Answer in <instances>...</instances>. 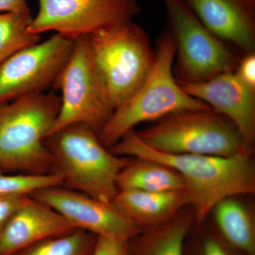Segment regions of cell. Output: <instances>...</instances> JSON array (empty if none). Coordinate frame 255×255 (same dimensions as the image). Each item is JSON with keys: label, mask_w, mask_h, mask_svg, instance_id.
<instances>
[{"label": "cell", "mask_w": 255, "mask_h": 255, "mask_svg": "<svg viewBox=\"0 0 255 255\" xmlns=\"http://www.w3.org/2000/svg\"><path fill=\"white\" fill-rule=\"evenodd\" d=\"M110 150L122 157L154 159L177 171L185 183L196 223L207 219L215 205L225 198L255 193L254 152L243 150L230 157L164 153L145 145L134 130Z\"/></svg>", "instance_id": "cell-1"}, {"label": "cell", "mask_w": 255, "mask_h": 255, "mask_svg": "<svg viewBox=\"0 0 255 255\" xmlns=\"http://www.w3.org/2000/svg\"><path fill=\"white\" fill-rule=\"evenodd\" d=\"M61 97L53 92L0 105V169L30 175L51 174L45 145L58 117Z\"/></svg>", "instance_id": "cell-2"}, {"label": "cell", "mask_w": 255, "mask_h": 255, "mask_svg": "<svg viewBox=\"0 0 255 255\" xmlns=\"http://www.w3.org/2000/svg\"><path fill=\"white\" fill-rule=\"evenodd\" d=\"M44 142L53 157L51 174L61 178L62 186L112 202L119 191L117 177L129 157L111 152L97 132L85 124L62 128Z\"/></svg>", "instance_id": "cell-3"}, {"label": "cell", "mask_w": 255, "mask_h": 255, "mask_svg": "<svg viewBox=\"0 0 255 255\" xmlns=\"http://www.w3.org/2000/svg\"><path fill=\"white\" fill-rule=\"evenodd\" d=\"M175 45L166 33L159 41L153 68L145 82L123 105L116 109L97 132L105 147L110 148L138 124L157 122L174 112L209 110L201 101L191 97L178 83L173 74Z\"/></svg>", "instance_id": "cell-4"}, {"label": "cell", "mask_w": 255, "mask_h": 255, "mask_svg": "<svg viewBox=\"0 0 255 255\" xmlns=\"http://www.w3.org/2000/svg\"><path fill=\"white\" fill-rule=\"evenodd\" d=\"M92 61L114 110L140 88L153 68L155 53L138 25L130 21L87 36Z\"/></svg>", "instance_id": "cell-5"}, {"label": "cell", "mask_w": 255, "mask_h": 255, "mask_svg": "<svg viewBox=\"0 0 255 255\" xmlns=\"http://www.w3.org/2000/svg\"><path fill=\"white\" fill-rule=\"evenodd\" d=\"M136 132L164 153L230 157L246 150L235 124L212 110L174 112Z\"/></svg>", "instance_id": "cell-6"}, {"label": "cell", "mask_w": 255, "mask_h": 255, "mask_svg": "<svg viewBox=\"0 0 255 255\" xmlns=\"http://www.w3.org/2000/svg\"><path fill=\"white\" fill-rule=\"evenodd\" d=\"M175 45L174 78L199 83L234 72L241 58L199 21L184 0H163Z\"/></svg>", "instance_id": "cell-7"}, {"label": "cell", "mask_w": 255, "mask_h": 255, "mask_svg": "<svg viewBox=\"0 0 255 255\" xmlns=\"http://www.w3.org/2000/svg\"><path fill=\"white\" fill-rule=\"evenodd\" d=\"M53 88L62 92L61 106L50 134L74 124H85L97 133L114 112L92 61L87 36L74 41L70 58Z\"/></svg>", "instance_id": "cell-8"}, {"label": "cell", "mask_w": 255, "mask_h": 255, "mask_svg": "<svg viewBox=\"0 0 255 255\" xmlns=\"http://www.w3.org/2000/svg\"><path fill=\"white\" fill-rule=\"evenodd\" d=\"M39 9L27 32L54 31L75 41L132 21L140 12L136 0H38Z\"/></svg>", "instance_id": "cell-9"}, {"label": "cell", "mask_w": 255, "mask_h": 255, "mask_svg": "<svg viewBox=\"0 0 255 255\" xmlns=\"http://www.w3.org/2000/svg\"><path fill=\"white\" fill-rule=\"evenodd\" d=\"M74 41L55 33L20 50L0 65V105L53 88L66 65Z\"/></svg>", "instance_id": "cell-10"}, {"label": "cell", "mask_w": 255, "mask_h": 255, "mask_svg": "<svg viewBox=\"0 0 255 255\" xmlns=\"http://www.w3.org/2000/svg\"><path fill=\"white\" fill-rule=\"evenodd\" d=\"M29 196L54 209L72 227L98 237L129 241L142 231L113 203L104 202L63 186L43 188Z\"/></svg>", "instance_id": "cell-11"}, {"label": "cell", "mask_w": 255, "mask_h": 255, "mask_svg": "<svg viewBox=\"0 0 255 255\" xmlns=\"http://www.w3.org/2000/svg\"><path fill=\"white\" fill-rule=\"evenodd\" d=\"M179 85L191 97L229 119L241 134L245 149L255 152V90L245 85L234 72L199 83Z\"/></svg>", "instance_id": "cell-12"}, {"label": "cell", "mask_w": 255, "mask_h": 255, "mask_svg": "<svg viewBox=\"0 0 255 255\" xmlns=\"http://www.w3.org/2000/svg\"><path fill=\"white\" fill-rule=\"evenodd\" d=\"M204 26L245 54L255 49V0H184Z\"/></svg>", "instance_id": "cell-13"}, {"label": "cell", "mask_w": 255, "mask_h": 255, "mask_svg": "<svg viewBox=\"0 0 255 255\" xmlns=\"http://www.w3.org/2000/svg\"><path fill=\"white\" fill-rule=\"evenodd\" d=\"M74 229L61 215L28 195L0 232V255H11L42 240Z\"/></svg>", "instance_id": "cell-14"}, {"label": "cell", "mask_w": 255, "mask_h": 255, "mask_svg": "<svg viewBox=\"0 0 255 255\" xmlns=\"http://www.w3.org/2000/svg\"><path fill=\"white\" fill-rule=\"evenodd\" d=\"M112 203L141 231L167 222L189 206L185 190L163 192L119 190Z\"/></svg>", "instance_id": "cell-15"}, {"label": "cell", "mask_w": 255, "mask_h": 255, "mask_svg": "<svg viewBox=\"0 0 255 255\" xmlns=\"http://www.w3.org/2000/svg\"><path fill=\"white\" fill-rule=\"evenodd\" d=\"M196 223L190 206L156 227L143 230L128 241V255H184V244Z\"/></svg>", "instance_id": "cell-16"}, {"label": "cell", "mask_w": 255, "mask_h": 255, "mask_svg": "<svg viewBox=\"0 0 255 255\" xmlns=\"http://www.w3.org/2000/svg\"><path fill=\"white\" fill-rule=\"evenodd\" d=\"M244 196L225 198L210 215L214 227L229 244L246 255H255V211Z\"/></svg>", "instance_id": "cell-17"}, {"label": "cell", "mask_w": 255, "mask_h": 255, "mask_svg": "<svg viewBox=\"0 0 255 255\" xmlns=\"http://www.w3.org/2000/svg\"><path fill=\"white\" fill-rule=\"evenodd\" d=\"M119 190L163 192L185 190L180 174L167 164L154 159L129 157L117 177Z\"/></svg>", "instance_id": "cell-18"}, {"label": "cell", "mask_w": 255, "mask_h": 255, "mask_svg": "<svg viewBox=\"0 0 255 255\" xmlns=\"http://www.w3.org/2000/svg\"><path fill=\"white\" fill-rule=\"evenodd\" d=\"M98 236L74 228L47 238L11 255H93Z\"/></svg>", "instance_id": "cell-19"}, {"label": "cell", "mask_w": 255, "mask_h": 255, "mask_svg": "<svg viewBox=\"0 0 255 255\" xmlns=\"http://www.w3.org/2000/svg\"><path fill=\"white\" fill-rule=\"evenodd\" d=\"M31 12L0 13V65L20 50L39 43L41 35L27 32Z\"/></svg>", "instance_id": "cell-20"}, {"label": "cell", "mask_w": 255, "mask_h": 255, "mask_svg": "<svg viewBox=\"0 0 255 255\" xmlns=\"http://www.w3.org/2000/svg\"><path fill=\"white\" fill-rule=\"evenodd\" d=\"M184 255H246L228 243L213 223H196L184 244Z\"/></svg>", "instance_id": "cell-21"}, {"label": "cell", "mask_w": 255, "mask_h": 255, "mask_svg": "<svg viewBox=\"0 0 255 255\" xmlns=\"http://www.w3.org/2000/svg\"><path fill=\"white\" fill-rule=\"evenodd\" d=\"M54 186H62L61 178L56 174H8L0 169V195H30L38 189Z\"/></svg>", "instance_id": "cell-22"}, {"label": "cell", "mask_w": 255, "mask_h": 255, "mask_svg": "<svg viewBox=\"0 0 255 255\" xmlns=\"http://www.w3.org/2000/svg\"><path fill=\"white\" fill-rule=\"evenodd\" d=\"M28 196L24 194L0 195V232L19 209Z\"/></svg>", "instance_id": "cell-23"}, {"label": "cell", "mask_w": 255, "mask_h": 255, "mask_svg": "<svg viewBox=\"0 0 255 255\" xmlns=\"http://www.w3.org/2000/svg\"><path fill=\"white\" fill-rule=\"evenodd\" d=\"M93 255H128V241L98 237Z\"/></svg>", "instance_id": "cell-24"}, {"label": "cell", "mask_w": 255, "mask_h": 255, "mask_svg": "<svg viewBox=\"0 0 255 255\" xmlns=\"http://www.w3.org/2000/svg\"><path fill=\"white\" fill-rule=\"evenodd\" d=\"M234 73L245 85L255 90V52L247 53L240 60V63Z\"/></svg>", "instance_id": "cell-25"}, {"label": "cell", "mask_w": 255, "mask_h": 255, "mask_svg": "<svg viewBox=\"0 0 255 255\" xmlns=\"http://www.w3.org/2000/svg\"><path fill=\"white\" fill-rule=\"evenodd\" d=\"M0 12H31L26 0H0Z\"/></svg>", "instance_id": "cell-26"}]
</instances>
